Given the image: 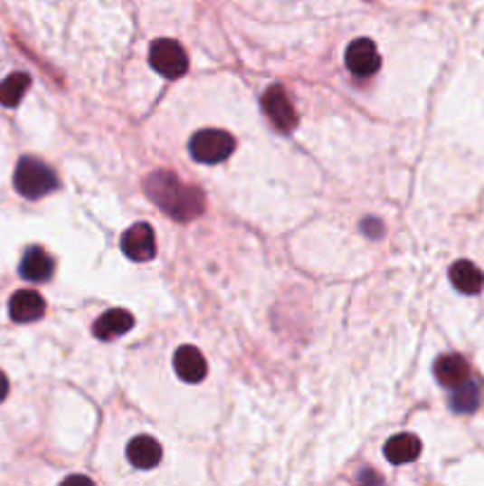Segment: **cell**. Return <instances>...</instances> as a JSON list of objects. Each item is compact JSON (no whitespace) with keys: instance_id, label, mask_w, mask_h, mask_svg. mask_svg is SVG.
Here are the masks:
<instances>
[{"instance_id":"8fae6325","label":"cell","mask_w":484,"mask_h":486,"mask_svg":"<svg viewBox=\"0 0 484 486\" xmlns=\"http://www.w3.org/2000/svg\"><path fill=\"white\" fill-rule=\"evenodd\" d=\"M174 368H176L178 377L190 385H197L207 377V361L195 347H181L174 354Z\"/></svg>"},{"instance_id":"3957f363","label":"cell","mask_w":484,"mask_h":486,"mask_svg":"<svg viewBox=\"0 0 484 486\" xmlns=\"http://www.w3.org/2000/svg\"><path fill=\"white\" fill-rule=\"evenodd\" d=\"M235 138L221 129H204L197 131L190 140V155L202 164H219L233 155Z\"/></svg>"},{"instance_id":"7c38bea8","label":"cell","mask_w":484,"mask_h":486,"mask_svg":"<svg viewBox=\"0 0 484 486\" xmlns=\"http://www.w3.org/2000/svg\"><path fill=\"white\" fill-rule=\"evenodd\" d=\"M133 316L128 311H124V309H112V311H105L100 316V319L95 320L93 325V332L98 339H102V342H109V339H117V337L126 335V332L133 328Z\"/></svg>"},{"instance_id":"30bf717a","label":"cell","mask_w":484,"mask_h":486,"mask_svg":"<svg viewBox=\"0 0 484 486\" xmlns=\"http://www.w3.org/2000/svg\"><path fill=\"white\" fill-rule=\"evenodd\" d=\"M52 271H55L52 256L43 247H29L19 263V275L29 282H45L52 278Z\"/></svg>"},{"instance_id":"e0dca14e","label":"cell","mask_w":484,"mask_h":486,"mask_svg":"<svg viewBox=\"0 0 484 486\" xmlns=\"http://www.w3.org/2000/svg\"><path fill=\"white\" fill-rule=\"evenodd\" d=\"M32 86V79L24 71H14L5 79V81H0V105L3 107H17L24 98V93Z\"/></svg>"},{"instance_id":"5bb4252c","label":"cell","mask_w":484,"mask_h":486,"mask_svg":"<svg viewBox=\"0 0 484 486\" xmlns=\"http://www.w3.org/2000/svg\"><path fill=\"white\" fill-rule=\"evenodd\" d=\"M449 278H451V285L463 294H478L482 292L484 287V273L475 266L472 262L460 259L449 269Z\"/></svg>"},{"instance_id":"ba28073f","label":"cell","mask_w":484,"mask_h":486,"mask_svg":"<svg viewBox=\"0 0 484 486\" xmlns=\"http://www.w3.org/2000/svg\"><path fill=\"white\" fill-rule=\"evenodd\" d=\"M126 458H128L133 468L152 470L157 468L159 461H162V446H159L157 439L140 434L128 442V446H126Z\"/></svg>"},{"instance_id":"9c48e42d","label":"cell","mask_w":484,"mask_h":486,"mask_svg":"<svg viewBox=\"0 0 484 486\" xmlns=\"http://www.w3.org/2000/svg\"><path fill=\"white\" fill-rule=\"evenodd\" d=\"M45 313L43 297L33 290H19L10 300V319L14 323H33L41 320Z\"/></svg>"},{"instance_id":"4fadbf2b","label":"cell","mask_w":484,"mask_h":486,"mask_svg":"<svg viewBox=\"0 0 484 486\" xmlns=\"http://www.w3.org/2000/svg\"><path fill=\"white\" fill-rule=\"evenodd\" d=\"M434 377L444 386H456L470 377V366L463 356L447 354L434 361Z\"/></svg>"},{"instance_id":"6da1fadb","label":"cell","mask_w":484,"mask_h":486,"mask_svg":"<svg viewBox=\"0 0 484 486\" xmlns=\"http://www.w3.org/2000/svg\"><path fill=\"white\" fill-rule=\"evenodd\" d=\"M145 193L152 202L176 221H193L204 212V195L200 187L178 181L171 171H157L145 181Z\"/></svg>"},{"instance_id":"8992f818","label":"cell","mask_w":484,"mask_h":486,"mask_svg":"<svg viewBox=\"0 0 484 486\" xmlns=\"http://www.w3.org/2000/svg\"><path fill=\"white\" fill-rule=\"evenodd\" d=\"M121 252L133 262H150L155 259L157 243H155V231L147 224H136L121 235Z\"/></svg>"},{"instance_id":"7a4b0ae2","label":"cell","mask_w":484,"mask_h":486,"mask_svg":"<svg viewBox=\"0 0 484 486\" xmlns=\"http://www.w3.org/2000/svg\"><path fill=\"white\" fill-rule=\"evenodd\" d=\"M14 187L26 200H38V197H43V195L55 190L57 176L41 159L24 157V159H19L17 168H14Z\"/></svg>"},{"instance_id":"2e32d148","label":"cell","mask_w":484,"mask_h":486,"mask_svg":"<svg viewBox=\"0 0 484 486\" xmlns=\"http://www.w3.org/2000/svg\"><path fill=\"white\" fill-rule=\"evenodd\" d=\"M449 405H451L453 413L478 411V405H479V385L478 382H472L470 377H468L466 382H460V385L453 386Z\"/></svg>"},{"instance_id":"277c9868","label":"cell","mask_w":484,"mask_h":486,"mask_svg":"<svg viewBox=\"0 0 484 486\" xmlns=\"http://www.w3.org/2000/svg\"><path fill=\"white\" fill-rule=\"evenodd\" d=\"M150 64L164 79H181L188 71V55L178 41L159 38L150 45Z\"/></svg>"},{"instance_id":"9a60e30c","label":"cell","mask_w":484,"mask_h":486,"mask_svg":"<svg viewBox=\"0 0 484 486\" xmlns=\"http://www.w3.org/2000/svg\"><path fill=\"white\" fill-rule=\"evenodd\" d=\"M421 455V439L413 434H396L384 443V458L394 465L413 462Z\"/></svg>"},{"instance_id":"5b68a950","label":"cell","mask_w":484,"mask_h":486,"mask_svg":"<svg viewBox=\"0 0 484 486\" xmlns=\"http://www.w3.org/2000/svg\"><path fill=\"white\" fill-rule=\"evenodd\" d=\"M264 110L266 117L270 119V124L276 126L278 131L289 133L297 126V112L292 107L289 95L285 93L283 86H270L264 93Z\"/></svg>"},{"instance_id":"ac0fdd59","label":"cell","mask_w":484,"mask_h":486,"mask_svg":"<svg viewBox=\"0 0 484 486\" xmlns=\"http://www.w3.org/2000/svg\"><path fill=\"white\" fill-rule=\"evenodd\" d=\"M7 392H10V382H7L5 373H3V370H0V401H5Z\"/></svg>"},{"instance_id":"52a82bcc","label":"cell","mask_w":484,"mask_h":486,"mask_svg":"<svg viewBox=\"0 0 484 486\" xmlns=\"http://www.w3.org/2000/svg\"><path fill=\"white\" fill-rule=\"evenodd\" d=\"M345 62L352 74L373 76L377 69H380V52H377L373 41H368V38H356V41L349 43V48H346Z\"/></svg>"}]
</instances>
